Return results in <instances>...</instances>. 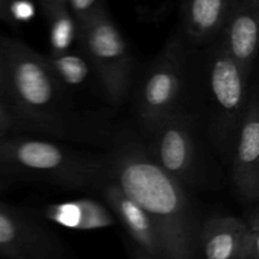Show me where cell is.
<instances>
[{
    "instance_id": "6da1fadb",
    "label": "cell",
    "mask_w": 259,
    "mask_h": 259,
    "mask_svg": "<svg viewBox=\"0 0 259 259\" xmlns=\"http://www.w3.org/2000/svg\"><path fill=\"white\" fill-rule=\"evenodd\" d=\"M108 164L111 181L153 224L164 259H199L201 223L184 186L152 159L147 147L136 139H121Z\"/></svg>"
},
{
    "instance_id": "7a4b0ae2",
    "label": "cell",
    "mask_w": 259,
    "mask_h": 259,
    "mask_svg": "<svg viewBox=\"0 0 259 259\" xmlns=\"http://www.w3.org/2000/svg\"><path fill=\"white\" fill-rule=\"evenodd\" d=\"M0 53L13 110L29 129L62 133V86L45 56L5 37H0Z\"/></svg>"
},
{
    "instance_id": "3957f363",
    "label": "cell",
    "mask_w": 259,
    "mask_h": 259,
    "mask_svg": "<svg viewBox=\"0 0 259 259\" xmlns=\"http://www.w3.org/2000/svg\"><path fill=\"white\" fill-rule=\"evenodd\" d=\"M0 167L47 180L66 189L103 186L109 175L108 159L94 158L42 139L0 138Z\"/></svg>"
},
{
    "instance_id": "277c9868",
    "label": "cell",
    "mask_w": 259,
    "mask_h": 259,
    "mask_svg": "<svg viewBox=\"0 0 259 259\" xmlns=\"http://www.w3.org/2000/svg\"><path fill=\"white\" fill-rule=\"evenodd\" d=\"M77 39L110 101L123 103L131 89L133 58L105 2L77 27Z\"/></svg>"
},
{
    "instance_id": "5b68a950",
    "label": "cell",
    "mask_w": 259,
    "mask_h": 259,
    "mask_svg": "<svg viewBox=\"0 0 259 259\" xmlns=\"http://www.w3.org/2000/svg\"><path fill=\"white\" fill-rule=\"evenodd\" d=\"M184 76L185 40L177 34L171 37L149 66L137 95L138 116L148 133L179 110Z\"/></svg>"
},
{
    "instance_id": "8992f818",
    "label": "cell",
    "mask_w": 259,
    "mask_h": 259,
    "mask_svg": "<svg viewBox=\"0 0 259 259\" xmlns=\"http://www.w3.org/2000/svg\"><path fill=\"white\" fill-rule=\"evenodd\" d=\"M207 61V83L214 108L217 136L224 146H234L238 128L247 108L249 76L217 42Z\"/></svg>"
},
{
    "instance_id": "52a82bcc",
    "label": "cell",
    "mask_w": 259,
    "mask_h": 259,
    "mask_svg": "<svg viewBox=\"0 0 259 259\" xmlns=\"http://www.w3.org/2000/svg\"><path fill=\"white\" fill-rule=\"evenodd\" d=\"M0 255L7 259H75L55 230L3 201Z\"/></svg>"
},
{
    "instance_id": "ba28073f",
    "label": "cell",
    "mask_w": 259,
    "mask_h": 259,
    "mask_svg": "<svg viewBox=\"0 0 259 259\" xmlns=\"http://www.w3.org/2000/svg\"><path fill=\"white\" fill-rule=\"evenodd\" d=\"M149 156L184 186L191 182L196 166L194 132L186 114L180 110L167 116L151 132Z\"/></svg>"
},
{
    "instance_id": "9c48e42d",
    "label": "cell",
    "mask_w": 259,
    "mask_h": 259,
    "mask_svg": "<svg viewBox=\"0 0 259 259\" xmlns=\"http://www.w3.org/2000/svg\"><path fill=\"white\" fill-rule=\"evenodd\" d=\"M232 181L244 204L259 199V106L257 91L249 96L233 146Z\"/></svg>"
},
{
    "instance_id": "30bf717a",
    "label": "cell",
    "mask_w": 259,
    "mask_h": 259,
    "mask_svg": "<svg viewBox=\"0 0 259 259\" xmlns=\"http://www.w3.org/2000/svg\"><path fill=\"white\" fill-rule=\"evenodd\" d=\"M259 0H230L223 27L215 40L250 76L257 57Z\"/></svg>"
},
{
    "instance_id": "8fae6325",
    "label": "cell",
    "mask_w": 259,
    "mask_h": 259,
    "mask_svg": "<svg viewBox=\"0 0 259 259\" xmlns=\"http://www.w3.org/2000/svg\"><path fill=\"white\" fill-rule=\"evenodd\" d=\"M101 194L111 214L116 217L129 234L132 243L153 257L164 259L161 240L146 212L111 180L101 186Z\"/></svg>"
},
{
    "instance_id": "7c38bea8",
    "label": "cell",
    "mask_w": 259,
    "mask_h": 259,
    "mask_svg": "<svg viewBox=\"0 0 259 259\" xmlns=\"http://www.w3.org/2000/svg\"><path fill=\"white\" fill-rule=\"evenodd\" d=\"M230 0H180V35L195 46L211 45L219 35Z\"/></svg>"
},
{
    "instance_id": "4fadbf2b",
    "label": "cell",
    "mask_w": 259,
    "mask_h": 259,
    "mask_svg": "<svg viewBox=\"0 0 259 259\" xmlns=\"http://www.w3.org/2000/svg\"><path fill=\"white\" fill-rule=\"evenodd\" d=\"M245 223L234 217H212L201 223L197 257L243 259Z\"/></svg>"
},
{
    "instance_id": "5bb4252c",
    "label": "cell",
    "mask_w": 259,
    "mask_h": 259,
    "mask_svg": "<svg viewBox=\"0 0 259 259\" xmlns=\"http://www.w3.org/2000/svg\"><path fill=\"white\" fill-rule=\"evenodd\" d=\"M47 219L75 230H98L115 224V218L105 205L91 199L61 202L46 209Z\"/></svg>"
},
{
    "instance_id": "9a60e30c",
    "label": "cell",
    "mask_w": 259,
    "mask_h": 259,
    "mask_svg": "<svg viewBox=\"0 0 259 259\" xmlns=\"http://www.w3.org/2000/svg\"><path fill=\"white\" fill-rule=\"evenodd\" d=\"M51 71L63 88V85L77 86L85 81L90 71L88 60L71 52L51 53L46 57Z\"/></svg>"
},
{
    "instance_id": "2e32d148",
    "label": "cell",
    "mask_w": 259,
    "mask_h": 259,
    "mask_svg": "<svg viewBox=\"0 0 259 259\" xmlns=\"http://www.w3.org/2000/svg\"><path fill=\"white\" fill-rule=\"evenodd\" d=\"M51 24V43L52 53L68 52L73 38L77 37V27L68 13L67 8L62 7L47 15Z\"/></svg>"
},
{
    "instance_id": "e0dca14e",
    "label": "cell",
    "mask_w": 259,
    "mask_h": 259,
    "mask_svg": "<svg viewBox=\"0 0 259 259\" xmlns=\"http://www.w3.org/2000/svg\"><path fill=\"white\" fill-rule=\"evenodd\" d=\"M243 239V259H259V211L257 205L247 212Z\"/></svg>"
},
{
    "instance_id": "ac0fdd59",
    "label": "cell",
    "mask_w": 259,
    "mask_h": 259,
    "mask_svg": "<svg viewBox=\"0 0 259 259\" xmlns=\"http://www.w3.org/2000/svg\"><path fill=\"white\" fill-rule=\"evenodd\" d=\"M104 0H65L66 8L76 23V27H80L99 7Z\"/></svg>"
},
{
    "instance_id": "d6986e66",
    "label": "cell",
    "mask_w": 259,
    "mask_h": 259,
    "mask_svg": "<svg viewBox=\"0 0 259 259\" xmlns=\"http://www.w3.org/2000/svg\"><path fill=\"white\" fill-rule=\"evenodd\" d=\"M17 129H29L27 124L17 115L12 106L0 99V138L7 137L8 133Z\"/></svg>"
},
{
    "instance_id": "ffe728a7",
    "label": "cell",
    "mask_w": 259,
    "mask_h": 259,
    "mask_svg": "<svg viewBox=\"0 0 259 259\" xmlns=\"http://www.w3.org/2000/svg\"><path fill=\"white\" fill-rule=\"evenodd\" d=\"M0 99L7 101L10 105L9 94H8V83H7V75H5L4 63H3L2 53H0ZM12 106V105H10Z\"/></svg>"
},
{
    "instance_id": "44dd1931",
    "label": "cell",
    "mask_w": 259,
    "mask_h": 259,
    "mask_svg": "<svg viewBox=\"0 0 259 259\" xmlns=\"http://www.w3.org/2000/svg\"><path fill=\"white\" fill-rule=\"evenodd\" d=\"M39 2L46 15L51 14V13L55 12L58 8L66 7L65 0H39Z\"/></svg>"
},
{
    "instance_id": "7402d4cb",
    "label": "cell",
    "mask_w": 259,
    "mask_h": 259,
    "mask_svg": "<svg viewBox=\"0 0 259 259\" xmlns=\"http://www.w3.org/2000/svg\"><path fill=\"white\" fill-rule=\"evenodd\" d=\"M15 0H0V20L12 23L10 19V7Z\"/></svg>"
},
{
    "instance_id": "603a6c76",
    "label": "cell",
    "mask_w": 259,
    "mask_h": 259,
    "mask_svg": "<svg viewBox=\"0 0 259 259\" xmlns=\"http://www.w3.org/2000/svg\"><path fill=\"white\" fill-rule=\"evenodd\" d=\"M129 250H131V259H158L153 257V255L148 254L147 252H144L143 249L137 247L133 243H131V245H129Z\"/></svg>"
}]
</instances>
